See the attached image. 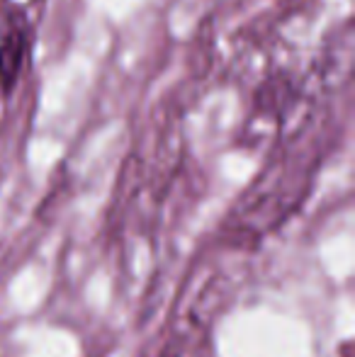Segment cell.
<instances>
[{"mask_svg":"<svg viewBox=\"0 0 355 357\" xmlns=\"http://www.w3.org/2000/svg\"><path fill=\"white\" fill-rule=\"evenodd\" d=\"M29 54V24L20 10H8L0 17V88L8 95L22 75Z\"/></svg>","mask_w":355,"mask_h":357,"instance_id":"6da1fadb","label":"cell"}]
</instances>
